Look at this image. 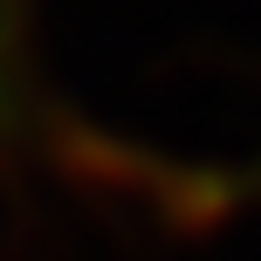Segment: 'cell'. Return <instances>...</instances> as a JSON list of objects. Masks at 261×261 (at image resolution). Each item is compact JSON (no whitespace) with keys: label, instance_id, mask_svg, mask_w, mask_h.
<instances>
[{"label":"cell","instance_id":"6da1fadb","mask_svg":"<svg viewBox=\"0 0 261 261\" xmlns=\"http://www.w3.org/2000/svg\"><path fill=\"white\" fill-rule=\"evenodd\" d=\"M7 7L14 0H0V96H7Z\"/></svg>","mask_w":261,"mask_h":261}]
</instances>
